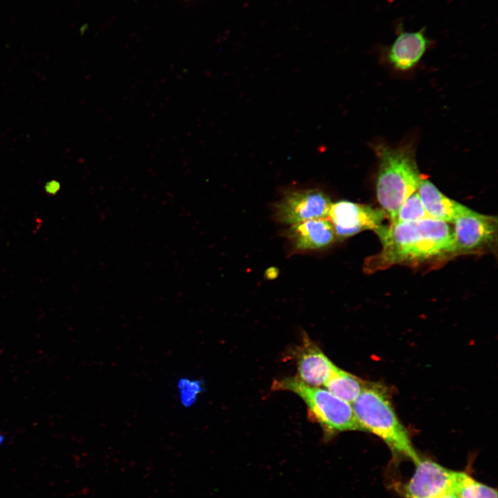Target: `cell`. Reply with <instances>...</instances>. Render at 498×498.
Listing matches in <instances>:
<instances>
[{
  "label": "cell",
  "mask_w": 498,
  "mask_h": 498,
  "mask_svg": "<svg viewBox=\"0 0 498 498\" xmlns=\"http://www.w3.org/2000/svg\"><path fill=\"white\" fill-rule=\"evenodd\" d=\"M374 232L381 241L382 249L365 260L367 273L396 264L418 266L452 257V230L443 221L428 217L382 225Z\"/></svg>",
  "instance_id": "1"
},
{
  "label": "cell",
  "mask_w": 498,
  "mask_h": 498,
  "mask_svg": "<svg viewBox=\"0 0 498 498\" xmlns=\"http://www.w3.org/2000/svg\"><path fill=\"white\" fill-rule=\"evenodd\" d=\"M378 167L376 196L390 223L405 200L418 190L423 175L418 169L412 145L392 147L385 144L374 147Z\"/></svg>",
  "instance_id": "2"
},
{
  "label": "cell",
  "mask_w": 498,
  "mask_h": 498,
  "mask_svg": "<svg viewBox=\"0 0 498 498\" xmlns=\"http://www.w3.org/2000/svg\"><path fill=\"white\" fill-rule=\"evenodd\" d=\"M351 406L362 431L380 437L394 454L407 457L416 465L420 461L408 432L397 418L385 387L365 382Z\"/></svg>",
  "instance_id": "3"
},
{
  "label": "cell",
  "mask_w": 498,
  "mask_h": 498,
  "mask_svg": "<svg viewBox=\"0 0 498 498\" xmlns=\"http://www.w3.org/2000/svg\"><path fill=\"white\" fill-rule=\"evenodd\" d=\"M272 389L289 391L299 396L306 403L310 417L321 426L326 441L340 432L362 431L350 403L326 389L308 385L297 376L277 380Z\"/></svg>",
  "instance_id": "4"
},
{
  "label": "cell",
  "mask_w": 498,
  "mask_h": 498,
  "mask_svg": "<svg viewBox=\"0 0 498 498\" xmlns=\"http://www.w3.org/2000/svg\"><path fill=\"white\" fill-rule=\"evenodd\" d=\"M452 257L459 255L481 253L496 243V216L467 209L453 222Z\"/></svg>",
  "instance_id": "5"
},
{
  "label": "cell",
  "mask_w": 498,
  "mask_h": 498,
  "mask_svg": "<svg viewBox=\"0 0 498 498\" xmlns=\"http://www.w3.org/2000/svg\"><path fill=\"white\" fill-rule=\"evenodd\" d=\"M330 197L318 189L293 190L284 194L273 206L274 219L291 225L306 221L328 218Z\"/></svg>",
  "instance_id": "6"
},
{
  "label": "cell",
  "mask_w": 498,
  "mask_h": 498,
  "mask_svg": "<svg viewBox=\"0 0 498 498\" xmlns=\"http://www.w3.org/2000/svg\"><path fill=\"white\" fill-rule=\"evenodd\" d=\"M387 215L382 209L341 200L332 203L328 219L331 222L337 239L343 240L363 230H376Z\"/></svg>",
  "instance_id": "7"
},
{
  "label": "cell",
  "mask_w": 498,
  "mask_h": 498,
  "mask_svg": "<svg viewBox=\"0 0 498 498\" xmlns=\"http://www.w3.org/2000/svg\"><path fill=\"white\" fill-rule=\"evenodd\" d=\"M454 475L437 463L420 460L406 487V498H439L452 492Z\"/></svg>",
  "instance_id": "8"
},
{
  "label": "cell",
  "mask_w": 498,
  "mask_h": 498,
  "mask_svg": "<svg viewBox=\"0 0 498 498\" xmlns=\"http://www.w3.org/2000/svg\"><path fill=\"white\" fill-rule=\"evenodd\" d=\"M284 234L292 253L326 250L337 239L328 218L311 219L289 225Z\"/></svg>",
  "instance_id": "9"
},
{
  "label": "cell",
  "mask_w": 498,
  "mask_h": 498,
  "mask_svg": "<svg viewBox=\"0 0 498 498\" xmlns=\"http://www.w3.org/2000/svg\"><path fill=\"white\" fill-rule=\"evenodd\" d=\"M293 354L297 377L310 386H324L338 368L305 333Z\"/></svg>",
  "instance_id": "10"
},
{
  "label": "cell",
  "mask_w": 498,
  "mask_h": 498,
  "mask_svg": "<svg viewBox=\"0 0 498 498\" xmlns=\"http://www.w3.org/2000/svg\"><path fill=\"white\" fill-rule=\"evenodd\" d=\"M423 30L403 32L396 37L387 53L388 60L394 68L408 71L420 61L428 44Z\"/></svg>",
  "instance_id": "11"
},
{
  "label": "cell",
  "mask_w": 498,
  "mask_h": 498,
  "mask_svg": "<svg viewBox=\"0 0 498 498\" xmlns=\"http://www.w3.org/2000/svg\"><path fill=\"white\" fill-rule=\"evenodd\" d=\"M417 192L430 218L453 223L456 217L467 209L466 206L445 196L424 177Z\"/></svg>",
  "instance_id": "12"
},
{
  "label": "cell",
  "mask_w": 498,
  "mask_h": 498,
  "mask_svg": "<svg viewBox=\"0 0 498 498\" xmlns=\"http://www.w3.org/2000/svg\"><path fill=\"white\" fill-rule=\"evenodd\" d=\"M365 384V381L356 376L338 368L324 387L338 398L353 403L360 394Z\"/></svg>",
  "instance_id": "13"
},
{
  "label": "cell",
  "mask_w": 498,
  "mask_h": 498,
  "mask_svg": "<svg viewBox=\"0 0 498 498\" xmlns=\"http://www.w3.org/2000/svg\"><path fill=\"white\" fill-rule=\"evenodd\" d=\"M452 492L458 498H497V490L479 483L464 472H455Z\"/></svg>",
  "instance_id": "14"
},
{
  "label": "cell",
  "mask_w": 498,
  "mask_h": 498,
  "mask_svg": "<svg viewBox=\"0 0 498 498\" xmlns=\"http://www.w3.org/2000/svg\"><path fill=\"white\" fill-rule=\"evenodd\" d=\"M430 217L418 192L412 194L399 208L394 223L411 222Z\"/></svg>",
  "instance_id": "15"
},
{
  "label": "cell",
  "mask_w": 498,
  "mask_h": 498,
  "mask_svg": "<svg viewBox=\"0 0 498 498\" xmlns=\"http://www.w3.org/2000/svg\"><path fill=\"white\" fill-rule=\"evenodd\" d=\"M204 384L200 380L181 378L178 380L177 389L181 404L190 407L196 402L199 396L204 391Z\"/></svg>",
  "instance_id": "16"
},
{
  "label": "cell",
  "mask_w": 498,
  "mask_h": 498,
  "mask_svg": "<svg viewBox=\"0 0 498 498\" xmlns=\"http://www.w3.org/2000/svg\"><path fill=\"white\" fill-rule=\"evenodd\" d=\"M59 189V185L58 183L55 182H51L48 183L46 186V190L50 193H55L57 192V190Z\"/></svg>",
  "instance_id": "17"
},
{
  "label": "cell",
  "mask_w": 498,
  "mask_h": 498,
  "mask_svg": "<svg viewBox=\"0 0 498 498\" xmlns=\"http://www.w3.org/2000/svg\"><path fill=\"white\" fill-rule=\"evenodd\" d=\"M439 498H458V497L453 492L451 491L445 494Z\"/></svg>",
  "instance_id": "18"
},
{
  "label": "cell",
  "mask_w": 498,
  "mask_h": 498,
  "mask_svg": "<svg viewBox=\"0 0 498 498\" xmlns=\"http://www.w3.org/2000/svg\"><path fill=\"white\" fill-rule=\"evenodd\" d=\"M2 441H3V437L0 435V443L2 442Z\"/></svg>",
  "instance_id": "19"
}]
</instances>
